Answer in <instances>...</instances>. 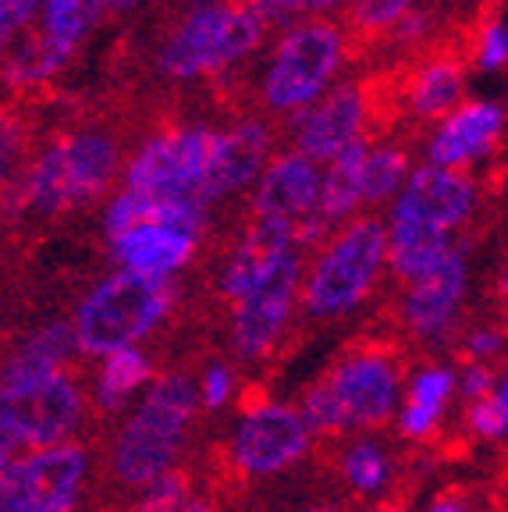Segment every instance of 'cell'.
<instances>
[{"label": "cell", "mask_w": 508, "mask_h": 512, "mask_svg": "<svg viewBox=\"0 0 508 512\" xmlns=\"http://www.w3.org/2000/svg\"><path fill=\"white\" fill-rule=\"evenodd\" d=\"M121 164H125V153L111 132L75 128L32 153L25 171L11 182V196L22 210L40 217L86 210L111 192Z\"/></svg>", "instance_id": "obj_1"}, {"label": "cell", "mask_w": 508, "mask_h": 512, "mask_svg": "<svg viewBox=\"0 0 508 512\" xmlns=\"http://www.w3.org/2000/svg\"><path fill=\"white\" fill-rule=\"evenodd\" d=\"M267 43V25L246 0H192L157 47V72L171 82H199L239 68Z\"/></svg>", "instance_id": "obj_2"}, {"label": "cell", "mask_w": 508, "mask_h": 512, "mask_svg": "<svg viewBox=\"0 0 508 512\" xmlns=\"http://www.w3.org/2000/svg\"><path fill=\"white\" fill-rule=\"evenodd\" d=\"M349 61V36L334 18H299L270 43L260 72V100L270 114L295 118L338 82Z\"/></svg>", "instance_id": "obj_3"}, {"label": "cell", "mask_w": 508, "mask_h": 512, "mask_svg": "<svg viewBox=\"0 0 508 512\" xmlns=\"http://www.w3.org/2000/svg\"><path fill=\"white\" fill-rule=\"evenodd\" d=\"M398 402V363L377 345L349 352L302 399V424L317 434L381 427Z\"/></svg>", "instance_id": "obj_4"}, {"label": "cell", "mask_w": 508, "mask_h": 512, "mask_svg": "<svg viewBox=\"0 0 508 512\" xmlns=\"http://www.w3.org/2000/svg\"><path fill=\"white\" fill-rule=\"evenodd\" d=\"M384 256H388V239L381 217L359 214L342 228H334L331 239L320 246L310 274H302V310L317 320L352 313L388 271Z\"/></svg>", "instance_id": "obj_5"}, {"label": "cell", "mask_w": 508, "mask_h": 512, "mask_svg": "<svg viewBox=\"0 0 508 512\" xmlns=\"http://www.w3.org/2000/svg\"><path fill=\"white\" fill-rule=\"evenodd\" d=\"M199 409V388L182 374H167L153 384L111 452L114 480L125 488H150L164 477L182 452L185 431Z\"/></svg>", "instance_id": "obj_6"}, {"label": "cell", "mask_w": 508, "mask_h": 512, "mask_svg": "<svg viewBox=\"0 0 508 512\" xmlns=\"http://www.w3.org/2000/svg\"><path fill=\"white\" fill-rule=\"evenodd\" d=\"M175 278H143L114 271L86 292L72 320L75 349L86 356H111L132 349L139 338L157 331L175 306Z\"/></svg>", "instance_id": "obj_7"}, {"label": "cell", "mask_w": 508, "mask_h": 512, "mask_svg": "<svg viewBox=\"0 0 508 512\" xmlns=\"http://www.w3.org/2000/svg\"><path fill=\"white\" fill-rule=\"evenodd\" d=\"M214 136L217 128L203 125V121L153 132L121 164V189L150 192V196H192V200H199L210 153H214Z\"/></svg>", "instance_id": "obj_8"}, {"label": "cell", "mask_w": 508, "mask_h": 512, "mask_svg": "<svg viewBox=\"0 0 508 512\" xmlns=\"http://www.w3.org/2000/svg\"><path fill=\"white\" fill-rule=\"evenodd\" d=\"M82 392L72 374H50L22 384H0V452L61 445L79 427Z\"/></svg>", "instance_id": "obj_9"}, {"label": "cell", "mask_w": 508, "mask_h": 512, "mask_svg": "<svg viewBox=\"0 0 508 512\" xmlns=\"http://www.w3.org/2000/svg\"><path fill=\"white\" fill-rule=\"evenodd\" d=\"M89 459L86 448L61 441L4 463L0 470V512H72L79 502Z\"/></svg>", "instance_id": "obj_10"}, {"label": "cell", "mask_w": 508, "mask_h": 512, "mask_svg": "<svg viewBox=\"0 0 508 512\" xmlns=\"http://www.w3.org/2000/svg\"><path fill=\"white\" fill-rule=\"evenodd\" d=\"M374 118V96L363 82H334L317 104L288 118L292 125V150L313 164H327L334 153L366 139V125Z\"/></svg>", "instance_id": "obj_11"}, {"label": "cell", "mask_w": 508, "mask_h": 512, "mask_svg": "<svg viewBox=\"0 0 508 512\" xmlns=\"http://www.w3.org/2000/svg\"><path fill=\"white\" fill-rule=\"evenodd\" d=\"M480 203V185L469 171H448V168H420L409 171L398 196L391 200L388 221L420 224L427 232L452 235L459 224L473 217Z\"/></svg>", "instance_id": "obj_12"}, {"label": "cell", "mask_w": 508, "mask_h": 512, "mask_svg": "<svg viewBox=\"0 0 508 512\" xmlns=\"http://www.w3.org/2000/svg\"><path fill=\"white\" fill-rule=\"evenodd\" d=\"M302 285V256L299 249L288 253L278 264V271L267 281L242 296L231 313V342L242 360H260L285 335L288 320H292L295 299H299Z\"/></svg>", "instance_id": "obj_13"}, {"label": "cell", "mask_w": 508, "mask_h": 512, "mask_svg": "<svg viewBox=\"0 0 508 512\" xmlns=\"http://www.w3.org/2000/svg\"><path fill=\"white\" fill-rule=\"evenodd\" d=\"M505 136V107L487 96H466L452 114L434 121L423 143V164L448 171H469L498 150Z\"/></svg>", "instance_id": "obj_14"}, {"label": "cell", "mask_w": 508, "mask_h": 512, "mask_svg": "<svg viewBox=\"0 0 508 512\" xmlns=\"http://www.w3.org/2000/svg\"><path fill=\"white\" fill-rule=\"evenodd\" d=\"M306 445H310V431L302 424L299 409L267 402L253 413H242L228 459L239 473L267 477V473H278L295 459H302Z\"/></svg>", "instance_id": "obj_15"}, {"label": "cell", "mask_w": 508, "mask_h": 512, "mask_svg": "<svg viewBox=\"0 0 508 512\" xmlns=\"http://www.w3.org/2000/svg\"><path fill=\"white\" fill-rule=\"evenodd\" d=\"M270 157H274V128H270V121L242 118L228 128H217L214 153H210L199 200L214 207L224 196L253 189V182L267 168Z\"/></svg>", "instance_id": "obj_16"}, {"label": "cell", "mask_w": 508, "mask_h": 512, "mask_svg": "<svg viewBox=\"0 0 508 512\" xmlns=\"http://www.w3.org/2000/svg\"><path fill=\"white\" fill-rule=\"evenodd\" d=\"M466 288H469V260L462 249L452 246V253L434 271L405 285L402 303H398L405 331L423 338V342H437L455 324V317H459Z\"/></svg>", "instance_id": "obj_17"}, {"label": "cell", "mask_w": 508, "mask_h": 512, "mask_svg": "<svg viewBox=\"0 0 508 512\" xmlns=\"http://www.w3.org/2000/svg\"><path fill=\"white\" fill-rule=\"evenodd\" d=\"M295 228L292 224L270 221V217H249V224L239 232L235 246L228 249L217 274V288L228 303H239L249 296L260 281H267L278 271V264L288 253H295Z\"/></svg>", "instance_id": "obj_18"}, {"label": "cell", "mask_w": 508, "mask_h": 512, "mask_svg": "<svg viewBox=\"0 0 508 512\" xmlns=\"http://www.w3.org/2000/svg\"><path fill=\"white\" fill-rule=\"evenodd\" d=\"M317 189L320 164H313L295 150H281L267 160V168L253 182L249 207H253V217H270V221L299 228L317 207Z\"/></svg>", "instance_id": "obj_19"}, {"label": "cell", "mask_w": 508, "mask_h": 512, "mask_svg": "<svg viewBox=\"0 0 508 512\" xmlns=\"http://www.w3.org/2000/svg\"><path fill=\"white\" fill-rule=\"evenodd\" d=\"M207 221L210 207H203L192 196H150V192L118 189L104 207L107 242L132 232V228H143V224H167V228H178V232L203 239Z\"/></svg>", "instance_id": "obj_20"}, {"label": "cell", "mask_w": 508, "mask_h": 512, "mask_svg": "<svg viewBox=\"0 0 508 512\" xmlns=\"http://www.w3.org/2000/svg\"><path fill=\"white\" fill-rule=\"evenodd\" d=\"M199 239L167 224H143L132 232L111 239V253L118 271L143 274V278H175L182 267L192 264Z\"/></svg>", "instance_id": "obj_21"}, {"label": "cell", "mask_w": 508, "mask_h": 512, "mask_svg": "<svg viewBox=\"0 0 508 512\" xmlns=\"http://www.w3.org/2000/svg\"><path fill=\"white\" fill-rule=\"evenodd\" d=\"M469 82H466V64L452 54H437L416 68L405 79V111L416 121H441L445 114H452L455 107L466 100Z\"/></svg>", "instance_id": "obj_22"}, {"label": "cell", "mask_w": 508, "mask_h": 512, "mask_svg": "<svg viewBox=\"0 0 508 512\" xmlns=\"http://www.w3.org/2000/svg\"><path fill=\"white\" fill-rule=\"evenodd\" d=\"M72 352H75V338L68 320L43 324L40 331H32L8 356V363L0 370V384H22V381H36V377L61 374V367L68 363Z\"/></svg>", "instance_id": "obj_23"}, {"label": "cell", "mask_w": 508, "mask_h": 512, "mask_svg": "<svg viewBox=\"0 0 508 512\" xmlns=\"http://www.w3.org/2000/svg\"><path fill=\"white\" fill-rule=\"evenodd\" d=\"M384 239H388V256L384 264L398 281H416L423 274L434 271L448 253H452V239L448 235L427 232L420 224H402V221H384Z\"/></svg>", "instance_id": "obj_24"}, {"label": "cell", "mask_w": 508, "mask_h": 512, "mask_svg": "<svg viewBox=\"0 0 508 512\" xmlns=\"http://www.w3.org/2000/svg\"><path fill=\"white\" fill-rule=\"evenodd\" d=\"M75 54L61 50L57 43H50L43 32H32V36H18L4 57H0V75H4V86L11 89H36L47 86L50 79L72 64Z\"/></svg>", "instance_id": "obj_25"}, {"label": "cell", "mask_w": 508, "mask_h": 512, "mask_svg": "<svg viewBox=\"0 0 508 512\" xmlns=\"http://www.w3.org/2000/svg\"><path fill=\"white\" fill-rule=\"evenodd\" d=\"M452 392H455V374L448 367L420 370L413 388H409L402 416H398V431L413 441L430 438L437 431V424H441V413H445Z\"/></svg>", "instance_id": "obj_26"}, {"label": "cell", "mask_w": 508, "mask_h": 512, "mask_svg": "<svg viewBox=\"0 0 508 512\" xmlns=\"http://www.w3.org/2000/svg\"><path fill=\"white\" fill-rule=\"evenodd\" d=\"M413 171V157L398 143H366L363 168H359V200L363 207L391 203L402 182Z\"/></svg>", "instance_id": "obj_27"}, {"label": "cell", "mask_w": 508, "mask_h": 512, "mask_svg": "<svg viewBox=\"0 0 508 512\" xmlns=\"http://www.w3.org/2000/svg\"><path fill=\"white\" fill-rule=\"evenodd\" d=\"M107 15V0H43L40 4V32L61 50L75 54L79 43L100 25Z\"/></svg>", "instance_id": "obj_28"}, {"label": "cell", "mask_w": 508, "mask_h": 512, "mask_svg": "<svg viewBox=\"0 0 508 512\" xmlns=\"http://www.w3.org/2000/svg\"><path fill=\"white\" fill-rule=\"evenodd\" d=\"M150 374H153L150 356H143L135 345L132 349L111 352V356H104V367H100V377H96V399H100V406L107 413H114V409L125 406L135 388H143L150 381Z\"/></svg>", "instance_id": "obj_29"}, {"label": "cell", "mask_w": 508, "mask_h": 512, "mask_svg": "<svg viewBox=\"0 0 508 512\" xmlns=\"http://www.w3.org/2000/svg\"><path fill=\"white\" fill-rule=\"evenodd\" d=\"M342 477L359 495H381L391 480V459L377 441H356L342 459Z\"/></svg>", "instance_id": "obj_30"}, {"label": "cell", "mask_w": 508, "mask_h": 512, "mask_svg": "<svg viewBox=\"0 0 508 512\" xmlns=\"http://www.w3.org/2000/svg\"><path fill=\"white\" fill-rule=\"evenodd\" d=\"M423 0H349V22L366 36H388L395 22H402Z\"/></svg>", "instance_id": "obj_31"}, {"label": "cell", "mask_w": 508, "mask_h": 512, "mask_svg": "<svg viewBox=\"0 0 508 512\" xmlns=\"http://www.w3.org/2000/svg\"><path fill=\"white\" fill-rule=\"evenodd\" d=\"M192 502V477L189 470H167L150 488H143V498L132 505V512H182Z\"/></svg>", "instance_id": "obj_32"}, {"label": "cell", "mask_w": 508, "mask_h": 512, "mask_svg": "<svg viewBox=\"0 0 508 512\" xmlns=\"http://www.w3.org/2000/svg\"><path fill=\"white\" fill-rule=\"evenodd\" d=\"M249 8L263 18V25H292L299 18H327V11L342 8L349 0H246Z\"/></svg>", "instance_id": "obj_33"}, {"label": "cell", "mask_w": 508, "mask_h": 512, "mask_svg": "<svg viewBox=\"0 0 508 512\" xmlns=\"http://www.w3.org/2000/svg\"><path fill=\"white\" fill-rule=\"evenodd\" d=\"M508 61V25L501 15H491L480 22L477 36H473V68L484 75L501 72Z\"/></svg>", "instance_id": "obj_34"}, {"label": "cell", "mask_w": 508, "mask_h": 512, "mask_svg": "<svg viewBox=\"0 0 508 512\" xmlns=\"http://www.w3.org/2000/svg\"><path fill=\"white\" fill-rule=\"evenodd\" d=\"M25 125L18 114L11 111H0V196L15 182V168L22 164L25 157Z\"/></svg>", "instance_id": "obj_35"}, {"label": "cell", "mask_w": 508, "mask_h": 512, "mask_svg": "<svg viewBox=\"0 0 508 512\" xmlns=\"http://www.w3.org/2000/svg\"><path fill=\"white\" fill-rule=\"evenodd\" d=\"M505 420H508V395H505V381H498L484 399H477L469 406V427L480 438H501L505 434Z\"/></svg>", "instance_id": "obj_36"}, {"label": "cell", "mask_w": 508, "mask_h": 512, "mask_svg": "<svg viewBox=\"0 0 508 512\" xmlns=\"http://www.w3.org/2000/svg\"><path fill=\"white\" fill-rule=\"evenodd\" d=\"M43 0H0V47L8 50L40 18Z\"/></svg>", "instance_id": "obj_37"}, {"label": "cell", "mask_w": 508, "mask_h": 512, "mask_svg": "<svg viewBox=\"0 0 508 512\" xmlns=\"http://www.w3.org/2000/svg\"><path fill=\"white\" fill-rule=\"evenodd\" d=\"M434 29H437V15L420 4V8L409 11L402 22L391 25L388 40L395 43V47H420V43H427L430 36H434Z\"/></svg>", "instance_id": "obj_38"}, {"label": "cell", "mask_w": 508, "mask_h": 512, "mask_svg": "<svg viewBox=\"0 0 508 512\" xmlns=\"http://www.w3.org/2000/svg\"><path fill=\"white\" fill-rule=\"evenodd\" d=\"M231 388H235V381H231V370L228 367H210L207 374H203V388H199V402L210 409L224 406V402L231 399Z\"/></svg>", "instance_id": "obj_39"}, {"label": "cell", "mask_w": 508, "mask_h": 512, "mask_svg": "<svg viewBox=\"0 0 508 512\" xmlns=\"http://www.w3.org/2000/svg\"><path fill=\"white\" fill-rule=\"evenodd\" d=\"M462 345H466V356L473 363H487V356H494V352L501 349V335H498V331L480 328V331H473V335H469Z\"/></svg>", "instance_id": "obj_40"}, {"label": "cell", "mask_w": 508, "mask_h": 512, "mask_svg": "<svg viewBox=\"0 0 508 512\" xmlns=\"http://www.w3.org/2000/svg\"><path fill=\"white\" fill-rule=\"evenodd\" d=\"M491 388H494V374H491V367H487V363H473V367L462 374V395H469L473 402L484 399Z\"/></svg>", "instance_id": "obj_41"}, {"label": "cell", "mask_w": 508, "mask_h": 512, "mask_svg": "<svg viewBox=\"0 0 508 512\" xmlns=\"http://www.w3.org/2000/svg\"><path fill=\"white\" fill-rule=\"evenodd\" d=\"M427 512H469V505L462 502V495L459 491H448V495H441L434 505H430Z\"/></svg>", "instance_id": "obj_42"}, {"label": "cell", "mask_w": 508, "mask_h": 512, "mask_svg": "<svg viewBox=\"0 0 508 512\" xmlns=\"http://www.w3.org/2000/svg\"><path fill=\"white\" fill-rule=\"evenodd\" d=\"M139 4H146V0H107V11H118V15H125V11H135Z\"/></svg>", "instance_id": "obj_43"}, {"label": "cell", "mask_w": 508, "mask_h": 512, "mask_svg": "<svg viewBox=\"0 0 508 512\" xmlns=\"http://www.w3.org/2000/svg\"><path fill=\"white\" fill-rule=\"evenodd\" d=\"M182 512H214V509H210L207 502H189V505H185Z\"/></svg>", "instance_id": "obj_44"}, {"label": "cell", "mask_w": 508, "mask_h": 512, "mask_svg": "<svg viewBox=\"0 0 508 512\" xmlns=\"http://www.w3.org/2000/svg\"><path fill=\"white\" fill-rule=\"evenodd\" d=\"M310 512H342V509H334V505H320V509H310Z\"/></svg>", "instance_id": "obj_45"}, {"label": "cell", "mask_w": 508, "mask_h": 512, "mask_svg": "<svg viewBox=\"0 0 508 512\" xmlns=\"http://www.w3.org/2000/svg\"><path fill=\"white\" fill-rule=\"evenodd\" d=\"M0 470H4V452H0Z\"/></svg>", "instance_id": "obj_46"}, {"label": "cell", "mask_w": 508, "mask_h": 512, "mask_svg": "<svg viewBox=\"0 0 508 512\" xmlns=\"http://www.w3.org/2000/svg\"><path fill=\"white\" fill-rule=\"evenodd\" d=\"M381 512H395V509H381Z\"/></svg>", "instance_id": "obj_47"}, {"label": "cell", "mask_w": 508, "mask_h": 512, "mask_svg": "<svg viewBox=\"0 0 508 512\" xmlns=\"http://www.w3.org/2000/svg\"><path fill=\"white\" fill-rule=\"evenodd\" d=\"M0 57H4V47H0Z\"/></svg>", "instance_id": "obj_48"}]
</instances>
